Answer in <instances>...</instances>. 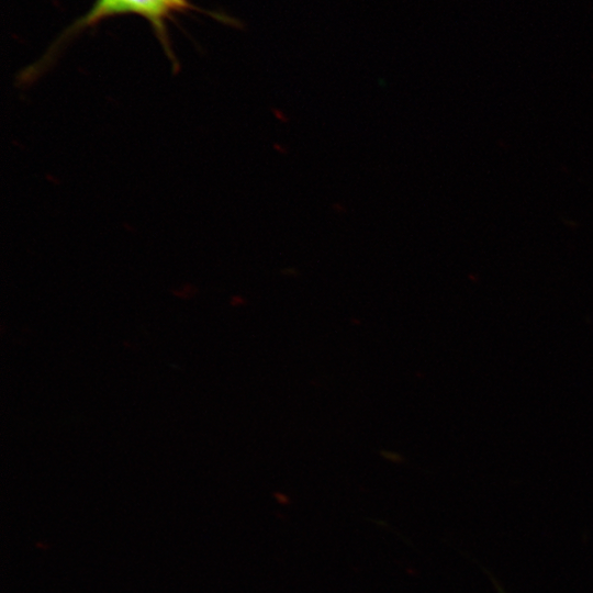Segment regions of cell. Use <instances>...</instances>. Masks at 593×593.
Here are the masks:
<instances>
[{
  "label": "cell",
  "instance_id": "cell-1",
  "mask_svg": "<svg viewBox=\"0 0 593 593\" xmlns=\"http://www.w3.org/2000/svg\"><path fill=\"white\" fill-rule=\"evenodd\" d=\"M192 9L194 7L189 0H96L90 10L66 31L63 38L91 27L104 19L135 14L148 21L167 56L175 65L176 60L169 45L166 22L171 20L176 13Z\"/></svg>",
  "mask_w": 593,
  "mask_h": 593
}]
</instances>
